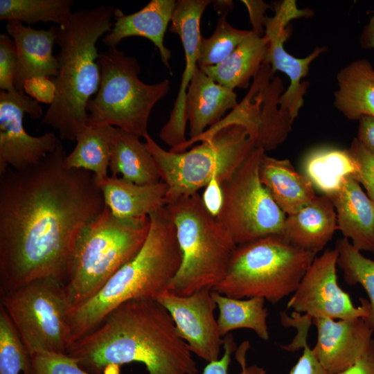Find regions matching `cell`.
<instances>
[{
  "instance_id": "9",
  "label": "cell",
  "mask_w": 374,
  "mask_h": 374,
  "mask_svg": "<svg viewBox=\"0 0 374 374\" xmlns=\"http://www.w3.org/2000/svg\"><path fill=\"white\" fill-rule=\"evenodd\" d=\"M100 82L87 106V125H112L139 137L148 134L150 113L170 89L168 79L145 84L137 59L116 47L99 53Z\"/></svg>"
},
{
  "instance_id": "11",
  "label": "cell",
  "mask_w": 374,
  "mask_h": 374,
  "mask_svg": "<svg viewBox=\"0 0 374 374\" xmlns=\"http://www.w3.org/2000/svg\"><path fill=\"white\" fill-rule=\"evenodd\" d=\"M265 153L263 149L256 148L233 175L222 183L223 204L217 218L236 245L283 233L286 214L259 177Z\"/></svg>"
},
{
  "instance_id": "47",
  "label": "cell",
  "mask_w": 374,
  "mask_h": 374,
  "mask_svg": "<svg viewBox=\"0 0 374 374\" xmlns=\"http://www.w3.org/2000/svg\"><path fill=\"white\" fill-rule=\"evenodd\" d=\"M373 253H374V251H373Z\"/></svg>"
},
{
  "instance_id": "41",
  "label": "cell",
  "mask_w": 374,
  "mask_h": 374,
  "mask_svg": "<svg viewBox=\"0 0 374 374\" xmlns=\"http://www.w3.org/2000/svg\"><path fill=\"white\" fill-rule=\"evenodd\" d=\"M55 86L48 77H34L27 80L24 91L37 102L51 105L55 96Z\"/></svg>"
},
{
  "instance_id": "46",
  "label": "cell",
  "mask_w": 374,
  "mask_h": 374,
  "mask_svg": "<svg viewBox=\"0 0 374 374\" xmlns=\"http://www.w3.org/2000/svg\"><path fill=\"white\" fill-rule=\"evenodd\" d=\"M368 36L372 44L373 48H374V18L373 19L371 24L369 26L368 30Z\"/></svg>"
},
{
  "instance_id": "25",
  "label": "cell",
  "mask_w": 374,
  "mask_h": 374,
  "mask_svg": "<svg viewBox=\"0 0 374 374\" xmlns=\"http://www.w3.org/2000/svg\"><path fill=\"white\" fill-rule=\"evenodd\" d=\"M261 183L279 208L294 214L317 196L309 178L298 172L289 159H278L265 153L259 166Z\"/></svg>"
},
{
  "instance_id": "3",
  "label": "cell",
  "mask_w": 374,
  "mask_h": 374,
  "mask_svg": "<svg viewBox=\"0 0 374 374\" xmlns=\"http://www.w3.org/2000/svg\"><path fill=\"white\" fill-rule=\"evenodd\" d=\"M115 8L107 5L82 8L72 12L65 25L57 26L55 96L42 123L57 130L62 139L75 141L87 125V106L100 82L96 44L111 30Z\"/></svg>"
},
{
  "instance_id": "28",
  "label": "cell",
  "mask_w": 374,
  "mask_h": 374,
  "mask_svg": "<svg viewBox=\"0 0 374 374\" xmlns=\"http://www.w3.org/2000/svg\"><path fill=\"white\" fill-rule=\"evenodd\" d=\"M268 39L252 30L222 62L200 69L215 82L231 90L247 88L265 62Z\"/></svg>"
},
{
  "instance_id": "42",
  "label": "cell",
  "mask_w": 374,
  "mask_h": 374,
  "mask_svg": "<svg viewBox=\"0 0 374 374\" xmlns=\"http://www.w3.org/2000/svg\"><path fill=\"white\" fill-rule=\"evenodd\" d=\"M201 197L206 211L217 217L223 204V191L220 181L216 177L212 178L204 187Z\"/></svg>"
},
{
  "instance_id": "39",
  "label": "cell",
  "mask_w": 374,
  "mask_h": 374,
  "mask_svg": "<svg viewBox=\"0 0 374 374\" xmlns=\"http://www.w3.org/2000/svg\"><path fill=\"white\" fill-rule=\"evenodd\" d=\"M17 50L8 35H0V88L1 91L15 92V75L17 67Z\"/></svg>"
},
{
  "instance_id": "43",
  "label": "cell",
  "mask_w": 374,
  "mask_h": 374,
  "mask_svg": "<svg viewBox=\"0 0 374 374\" xmlns=\"http://www.w3.org/2000/svg\"><path fill=\"white\" fill-rule=\"evenodd\" d=\"M249 12L250 19L252 24V31L256 34L262 36L264 33L262 26L266 19L265 10L269 7L262 1H242Z\"/></svg>"
},
{
  "instance_id": "18",
  "label": "cell",
  "mask_w": 374,
  "mask_h": 374,
  "mask_svg": "<svg viewBox=\"0 0 374 374\" xmlns=\"http://www.w3.org/2000/svg\"><path fill=\"white\" fill-rule=\"evenodd\" d=\"M317 340L312 351L324 368L338 374L354 364L368 349L373 331L362 318L313 319Z\"/></svg>"
},
{
  "instance_id": "33",
  "label": "cell",
  "mask_w": 374,
  "mask_h": 374,
  "mask_svg": "<svg viewBox=\"0 0 374 374\" xmlns=\"http://www.w3.org/2000/svg\"><path fill=\"white\" fill-rule=\"evenodd\" d=\"M335 249L338 251L337 265L343 271L346 283L359 284L368 296L370 313L363 319L374 335V260L364 256L345 238L337 241Z\"/></svg>"
},
{
  "instance_id": "44",
  "label": "cell",
  "mask_w": 374,
  "mask_h": 374,
  "mask_svg": "<svg viewBox=\"0 0 374 374\" xmlns=\"http://www.w3.org/2000/svg\"><path fill=\"white\" fill-rule=\"evenodd\" d=\"M338 374H374V338L364 354L354 364Z\"/></svg>"
},
{
  "instance_id": "5",
  "label": "cell",
  "mask_w": 374,
  "mask_h": 374,
  "mask_svg": "<svg viewBox=\"0 0 374 374\" xmlns=\"http://www.w3.org/2000/svg\"><path fill=\"white\" fill-rule=\"evenodd\" d=\"M150 216L123 219L105 205L79 235L65 284L71 310L93 297L143 246Z\"/></svg>"
},
{
  "instance_id": "35",
  "label": "cell",
  "mask_w": 374,
  "mask_h": 374,
  "mask_svg": "<svg viewBox=\"0 0 374 374\" xmlns=\"http://www.w3.org/2000/svg\"><path fill=\"white\" fill-rule=\"evenodd\" d=\"M30 356L9 316L0 305V374H26Z\"/></svg>"
},
{
  "instance_id": "40",
  "label": "cell",
  "mask_w": 374,
  "mask_h": 374,
  "mask_svg": "<svg viewBox=\"0 0 374 374\" xmlns=\"http://www.w3.org/2000/svg\"><path fill=\"white\" fill-rule=\"evenodd\" d=\"M224 354L216 361L208 362L204 369L202 374H229L228 369L231 360V355L237 346L232 334L229 333L224 338ZM242 371L238 374H265L266 371L256 365L247 367L246 362L240 363Z\"/></svg>"
},
{
  "instance_id": "19",
  "label": "cell",
  "mask_w": 374,
  "mask_h": 374,
  "mask_svg": "<svg viewBox=\"0 0 374 374\" xmlns=\"http://www.w3.org/2000/svg\"><path fill=\"white\" fill-rule=\"evenodd\" d=\"M238 104L237 94L233 90L215 82L198 67L186 98L185 114L189 123L190 139L170 151H186L195 139L222 119L226 112Z\"/></svg>"
},
{
  "instance_id": "24",
  "label": "cell",
  "mask_w": 374,
  "mask_h": 374,
  "mask_svg": "<svg viewBox=\"0 0 374 374\" xmlns=\"http://www.w3.org/2000/svg\"><path fill=\"white\" fill-rule=\"evenodd\" d=\"M97 183L105 205L120 218L148 217L166 205L168 187L163 181L153 184L139 185L112 175Z\"/></svg>"
},
{
  "instance_id": "1",
  "label": "cell",
  "mask_w": 374,
  "mask_h": 374,
  "mask_svg": "<svg viewBox=\"0 0 374 374\" xmlns=\"http://www.w3.org/2000/svg\"><path fill=\"white\" fill-rule=\"evenodd\" d=\"M66 150L0 173V295L35 279L65 285L77 239L105 207L93 173L67 169Z\"/></svg>"
},
{
  "instance_id": "36",
  "label": "cell",
  "mask_w": 374,
  "mask_h": 374,
  "mask_svg": "<svg viewBox=\"0 0 374 374\" xmlns=\"http://www.w3.org/2000/svg\"><path fill=\"white\" fill-rule=\"evenodd\" d=\"M280 317L284 326H293L297 329L293 341L288 346H283L282 348L291 351L303 348L302 355L289 374H330L321 364L307 343L308 330L312 319L308 315L301 316L294 312L291 317L286 316L284 312L280 314Z\"/></svg>"
},
{
  "instance_id": "22",
  "label": "cell",
  "mask_w": 374,
  "mask_h": 374,
  "mask_svg": "<svg viewBox=\"0 0 374 374\" xmlns=\"http://www.w3.org/2000/svg\"><path fill=\"white\" fill-rule=\"evenodd\" d=\"M334 205L338 230L359 251H374V202L353 176L346 177L329 197Z\"/></svg>"
},
{
  "instance_id": "12",
  "label": "cell",
  "mask_w": 374,
  "mask_h": 374,
  "mask_svg": "<svg viewBox=\"0 0 374 374\" xmlns=\"http://www.w3.org/2000/svg\"><path fill=\"white\" fill-rule=\"evenodd\" d=\"M269 64L263 63L253 78L243 100L231 112L207 129L188 146L210 139L217 131L231 125L245 127L255 141L256 148L274 150L283 143L292 130L293 121L279 107L283 82L273 76Z\"/></svg>"
},
{
  "instance_id": "32",
  "label": "cell",
  "mask_w": 374,
  "mask_h": 374,
  "mask_svg": "<svg viewBox=\"0 0 374 374\" xmlns=\"http://www.w3.org/2000/svg\"><path fill=\"white\" fill-rule=\"evenodd\" d=\"M73 0H0V20L33 24L65 25L72 14Z\"/></svg>"
},
{
  "instance_id": "6",
  "label": "cell",
  "mask_w": 374,
  "mask_h": 374,
  "mask_svg": "<svg viewBox=\"0 0 374 374\" xmlns=\"http://www.w3.org/2000/svg\"><path fill=\"white\" fill-rule=\"evenodd\" d=\"M175 224L182 255L180 267L168 291L186 296L212 290L225 277L236 247L227 229L205 208L197 193L166 205Z\"/></svg>"
},
{
  "instance_id": "38",
  "label": "cell",
  "mask_w": 374,
  "mask_h": 374,
  "mask_svg": "<svg viewBox=\"0 0 374 374\" xmlns=\"http://www.w3.org/2000/svg\"><path fill=\"white\" fill-rule=\"evenodd\" d=\"M348 150L357 167L355 179L365 188L368 197L374 202V154L357 138Z\"/></svg>"
},
{
  "instance_id": "27",
  "label": "cell",
  "mask_w": 374,
  "mask_h": 374,
  "mask_svg": "<svg viewBox=\"0 0 374 374\" xmlns=\"http://www.w3.org/2000/svg\"><path fill=\"white\" fill-rule=\"evenodd\" d=\"M140 137L115 127L111 145L109 169L126 181L148 185L161 177L154 157Z\"/></svg>"
},
{
  "instance_id": "15",
  "label": "cell",
  "mask_w": 374,
  "mask_h": 374,
  "mask_svg": "<svg viewBox=\"0 0 374 374\" xmlns=\"http://www.w3.org/2000/svg\"><path fill=\"white\" fill-rule=\"evenodd\" d=\"M274 12V16L267 17L264 23V35L268 39L264 63L269 64L273 74L280 71L289 78L290 86L280 96L278 104L280 109L294 121L303 105V96L308 87L307 82L301 80L308 75L310 64L326 51V47H317L303 58L290 55L284 46L289 37L287 26L294 19L308 17L313 13L308 9H299L294 0H285L278 3Z\"/></svg>"
},
{
  "instance_id": "29",
  "label": "cell",
  "mask_w": 374,
  "mask_h": 374,
  "mask_svg": "<svg viewBox=\"0 0 374 374\" xmlns=\"http://www.w3.org/2000/svg\"><path fill=\"white\" fill-rule=\"evenodd\" d=\"M114 129L112 125H87L77 136L72 152L64 157V167L90 171L97 182L106 179Z\"/></svg>"
},
{
  "instance_id": "20",
  "label": "cell",
  "mask_w": 374,
  "mask_h": 374,
  "mask_svg": "<svg viewBox=\"0 0 374 374\" xmlns=\"http://www.w3.org/2000/svg\"><path fill=\"white\" fill-rule=\"evenodd\" d=\"M6 28L17 50L14 83L17 91L24 93V84L32 78L57 75L58 65L53 48L56 43L57 26L47 30L35 29L19 21H9Z\"/></svg>"
},
{
  "instance_id": "8",
  "label": "cell",
  "mask_w": 374,
  "mask_h": 374,
  "mask_svg": "<svg viewBox=\"0 0 374 374\" xmlns=\"http://www.w3.org/2000/svg\"><path fill=\"white\" fill-rule=\"evenodd\" d=\"M144 139L161 180L168 187L166 205L198 193L213 177L221 184L227 180L256 148L247 129L238 124L227 125L201 144L181 152L164 150L149 134Z\"/></svg>"
},
{
  "instance_id": "16",
  "label": "cell",
  "mask_w": 374,
  "mask_h": 374,
  "mask_svg": "<svg viewBox=\"0 0 374 374\" xmlns=\"http://www.w3.org/2000/svg\"><path fill=\"white\" fill-rule=\"evenodd\" d=\"M155 300L168 311L193 354L208 363L220 359L224 338L214 315L217 305L212 290L204 288L186 296L166 290Z\"/></svg>"
},
{
  "instance_id": "14",
  "label": "cell",
  "mask_w": 374,
  "mask_h": 374,
  "mask_svg": "<svg viewBox=\"0 0 374 374\" xmlns=\"http://www.w3.org/2000/svg\"><path fill=\"white\" fill-rule=\"evenodd\" d=\"M24 114L39 119L43 110L39 102L24 92H0V173L8 168L19 170L38 164L52 153L60 141L55 132L39 136L27 133Z\"/></svg>"
},
{
  "instance_id": "17",
  "label": "cell",
  "mask_w": 374,
  "mask_h": 374,
  "mask_svg": "<svg viewBox=\"0 0 374 374\" xmlns=\"http://www.w3.org/2000/svg\"><path fill=\"white\" fill-rule=\"evenodd\" d=\"M208 0L177 1L170 31L179 35L183 45L186 64L182 73L179 89L170 112L168 121L159 132L160 139L170 148L185 143L188 123L185 114L186 92L194 73L198 68L199 46L202 39L200 20Z\"/></svg>"
},
{
  "instance_id": "4",
  "label": "cell",
  "mask_w": 374,
  "mask_h": 374,
  "mask_svg": "<svg viewBox=\"0 0 374 374\" xmlns=\"http://www.w3.org/2000/svg\"><path fill=\"white\" fill-rule=\"evenodd\" d=\"M146 240L91 299L71 310L70 345L96 328L115 308L132 299H155L168 290L182 255L175 224L166 205L150 215Z\"/></svg>"
},
{
  "instance_id": "10",
  "label": "cell",
  "mask_w": 374,
  "mask_h": 374,
  "mask_svg": "<svg viewBox=\"0 0 374 374\" xmlns=\"http://www.w3.org/2000/svg\"><path fill=\"white\" fill-rule=\"evenodd\" d=\"M7 312L30 355L66 353L71 310L64 285L52 277L33 280L1 295Z\"/></svg>"
},
{
  "instance_id": "2",
  "label": "cell",
  "mask_w": 374,
  "mask_h": 374,
  "mask_svg": "<svg viewBox=\"0 0 374 374\" xmlns=\"http://www.w3.org/2000/svg\"><path fill=\"white\" fill-rule=\"evenodd\" d=\"M66 354L91 374H105L111 367L131 362L143 363L148 374L198 373L171 315L152 299L121 303L73 342Z\"/></svg>"
},
{
  "instance_id": "13",
  "label": "cell",
  "mask_w": 374,
  "mask_h": 374,
  "mask_svg": "<svg viewBox=\"0 0 374 374\" xmlns=\"http://www.w3.org/2000/svg\"><path fill=\"white\" fill-rule=\"evenodd\" d=\"M337 259L335 248L315 258L288 301L287 308L304 313L312 319L366 318L370 313L369 301L360 297L361 305L355 306L350 295L338 284Z\"/></svg>"
},
{
  "instance_id": "26",
  "label": "cell",
  "mask_w": 374,
  "mask_h": 374,
  "mask_svg": "<svg viewBox=\"0 0 374 374\" xmlns=\"http://www.w3.org/2000/svg\"><path fill=\"white\" fill-rule=\"evenodd\" d=\"M334 105L345 117L357 121L374 117V69L366 59L355 60L337 75Z\"/></svg>"
},
{
  "instance_id": "23",
  "label": "cell",
  "mask_w": 374,
  "mask_h": 374,
  "mask_svg": "<svg viewBox=\"0 0 374 374\" xmlns=\"http://www.w3.org/2000/svg\"><path fill=\"white\" fill-rule=\"evenodd\" d=\"M337 229L334 205L329 197L322 195L286 217L283 235L295 246L317 253Z\"/></svg>"
},
{
  "instance_id": "7",
  "label": "cell",
  "mask_w": 374,
  "mask_h": 374,
  "mask_svg": "<svg viewBox=\"0 0 374 374\" xmlns=\"http://www.w3.org/2000/svg\"><path fill=\"white\" fill-rule=\"evenodd\" d=\"M316 254L281 235L237 245L225 277L212 290L231 298L258 297L277 303L295 292Z\"/></svg>"
},
{
  "instance_id": "21",
  "label": "cell",
  "mask_w": 374,
  "mask_h": 374,
  "mask_svg": "<svg viewBox=\"0 0 374 374\" xmlns=\"http://www.w3.org/2000/svg\"><path fill=\"white\" fill-rule=\"evenodd\" d=\"M176 3L175 0H152L140 10L129 15L115 8V21L111 30L102 38L103 43L113 48L127 37L148 39L158 49L163 64L172 73L171 52L164 45V37Z\"/></svg>"
},
{
  "instance_id": "45",
  "label": "cell",
  "mask_w": 374,
  "mask_h": 374,
  "mask_svg": "<svg viewBox=\"0 0 374 374\" xmlns=\"http://www.w3.org/2000/svg\"><path fill=\"white\" fill-rule=\"evenodd\" d=\"M357 139L374 154V117H360Z\"/></svg>"
},
{
  "instance_id": "37",
  "label": "cell",
  "mask_w": 374,
  "mask_h": 374,
  "mask_svg": "<svg viewBox=\"0 0 374 374\" xmlns=\"http://www.w3.org/2000/svg\"><path fill=\"white\" fill-rule=\"evenodd\" d=\"M30 356L26 374H91L66 353L40 352Z\"/></svg>"
},
{
  "instance_id": "31",
  "label": "cell",
  "mask_w": 374,
  "mask_h": 374,
  "mask_svg": "<svg viewBox=\"0 0 374 374\" xmlns=\"http://www.w3.org/2000/svg\"><path fill=\"white\" fill-rule=\"evenodd\" d=\"M212 296L219 310L217 319L220 335L233 330L247 328L253 330L258 337L268 340L267 308L262 298L235 299L212 290Z\"/></svg>"
},
{
  "instance_id": "30",
  "label": "cell",
  "mask_w": 374,
  "mask_h": 374,
  "mask_svg": "<svg viewBox=\"0 0 374 374\" xmlns=\"http://www.w3.org/2000/svg\"><path fill=\"white\" fill-rule=\"evenodd\" d=\"M303 170L314 188L330 197L346 177H355L357 167L348 150L322 148L308 154Z\"/></svg>"
},
{
  "instance_id": "34",
  "label": "cell",
  "mask_w": 374,
  "mask_h": 374,
  "mask_svg": "<svg viewBox=\"0 0 374 374\" xmlns=\"http://www.w3.org/2000/svg\"><path fill=\"white\" fill-rule=\"evenodd\" d=\"M251 32L233 27L225 15L220 17L213 33L208 38L202 37L198 67L214 66L222 62Z\"/></svg>"
}]
</instances>
